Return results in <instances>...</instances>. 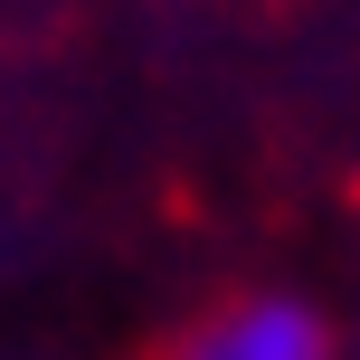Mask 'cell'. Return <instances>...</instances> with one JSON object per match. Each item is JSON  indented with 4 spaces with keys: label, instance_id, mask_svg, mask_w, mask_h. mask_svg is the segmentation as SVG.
I'll return each instance as SVG.
<instances>
[{
    "label": "cell",
    "instance_id": "6da1fadb",
    "mask_svg": "<svg viewBox=\"0 0 360 360\" xmlns=\"http://www.w3.org/2000/svg\"><path fill=\"white\" fill-rule=\"evenodd\" d=\"M133 360H342V332L304 294L228 285V294H199L190 313H171Z\"/></svg>",
    "mask_w": 360,
    "mask_h": 360
}]
</instances>
